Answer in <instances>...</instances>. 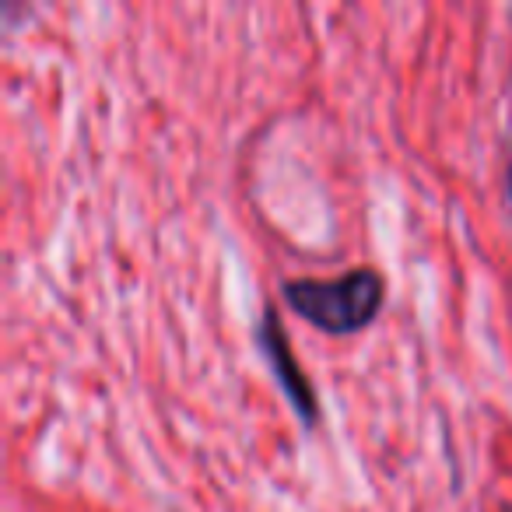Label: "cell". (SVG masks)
Here are the masks:
<instances>
[{"instance_id":"7a4b0ae2","label":"cell","mask_w":512,"mask_h":512,"mask_svg":"<svg viewBox=\"0 0 512 512\" xmlns=\"http://www.w3.org/2000/svg\"><path fill=\"white\" fill-rule=\"evenodd\" d=\"M267 348H271V358L278 362V372H285V386L288 393L295 397V404L302 407V414L313 418V397H306V383L299 379V372L292 369V358H288V344H285V334L274 330V320L267 316Z\"/></svg>"},{"instance_id":"6da1fadb","label":"cell","mask_w":512,"mask_h":512,"mask_svg":"<svg viewBox=\"0 0 512 512\" xmlns=\"http://www.w3.org/2000/svg\"><path fill=\"white\" fill-rule=\"evenodd\" d=\"M285 299L299 316L327 334H355L376 316L383 302V281L376 271H351L337 281H292Z\"/></svg>"}]
</instances>
